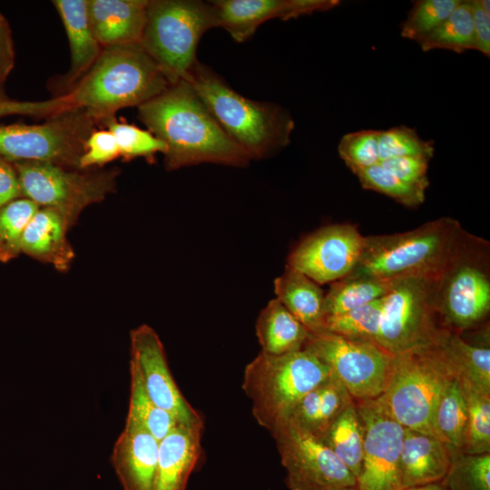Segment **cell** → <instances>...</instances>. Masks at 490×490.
Instances as JSON below:
<instances>
[{"instance_id":"8d00e7d4","label":"cell","mask_w":490,"mask_h":490,"mask_svg":"<svg viewBox=\"0 0 490 490\" xmlns=\"http://www.w3.org/2000/svg\"><path fill=\"white\" fill-rule=\"evenodd\" d=\"M100 125L106 127L113 134L120 151V157L124 161L137 157H145L149 160L155 153L165 154L167 151L166 143L150 131L118 121L115 116L104 119Z\"/></svg>"},{"instance_id":"ac0fdd59","label":"cell","mask_w":490,"mask_h":490,"mask_svg":"<svg viewBox=\"0 0 490 490\" xmlns=\"http://www.w3.org/2000/svg\"><path fill=\"white\" fill-rule=\"evenodd\" d=\"M203 420L179 424L161 441L154 490H187L201 453Z\"/></svg>"},{"instance_id":"603a6c76","label":"cell","mask_w":490,"mask_h":490,"mask_svg":"<svg viewBox=\"0 0 490 490\" xmlns=\"http://www.w3.org/2000/svg\"><path fill=\"white\" fill-rule=\"evenodd\" d=\"M212 4L217 25L240 43L264 22L297 18L296 0H216Z\"/></svg>"},{"instance_id":"bcb514c9","label":"cell","mask_w":490,"mask_h":490,"mask_svg":"<svg viewBox=\"0 0 490 490\" xmlns=\"http://www.w3.org/2000/svg\"><path fill=\"white\" fill-rule=\"evenodd\" d=\"M470 5L474 23L475 49L489 56L490 14L484 10L479 0L470 1Z\"/></svg>"},{"instance_id":"44dd1931","label":"cell","mask_w":490,"mask_h":490,"mask_svg":"<svg viewBox=\"0 0 490 490\" xmlns=\"http://www.w3.org/2000/svg\"><path fill=\"white\" fill-rule=\"evenodd\" d=\"M64 24L70 46L69 70L56 82L64 95L92 65L102 53L103 47L92 31L87 13V0L52 1Z\"/></svg>"},{"instance_id":"74e56055","label":"cell","mask_w":490,"mask_h":490,"mask_svg":"<svg viewBox=\"0 0 490 490\" xmlns=\"http://www.w3.org/2000/svg\"><path fill=\"white\" fill-rule=\"evenodd\" d=\"M356 175L362 188L385 194L406 207H417L425 201L426 190L405 182L379 163Z\"/></svg>"},{"instance_id":"1f68e13d","label":"cell","mask_w":490,"mask_h":490,"mask_svg":"<svg viewBox=\"0 0 490 490\" xmlns=\"http://www.w3.org/2000/svg\"><path fill=\"white\" fill-rule=\"evenodd\" d=\"M130 402L125 422L139 426L161 441L180 423L149 397L138 372L132 365H130Z\"/></svg>"},{"instance_id":"9c48e42d","label":"cell","mask_w":490,"mask_h":490,"mask_svg":"<svg viewBox=\"0 0 490 490\" xmlns=\"http://www.w3.org/2000/svg\"><path fill=\"white\" fill-rule=\"evenodd\" d=\"M12 162L22 196L32 200L39 207L57 210L71 226L87 206L103 201L116 190L117 169L91 171L44 162Z\"/></svg>"},{"instance_id":"60d3db41","label":"cell","mask_w":490,"mask_h":490,"mask_svg":"<svg viewBox=\"0 0 490 490\" xmlns=\"http://www.w3.org/2000/svg\"><path fill=\"white\" fill-rule=\"evenodd\" d=\"M379 135L377 130H361L347 133L340 139L339 156L354 174L379 163Z\"/></svg>"},{"instance_id":"4316f807","label":"cell","mask_w":490,"mask_h":490,"mask_svg":"<svg viewBox=\"0 0 490 490\" xmlns=\"http://www.w3.org/2000/svg\"><path fill=\"white\" fill-rule=\"evenodd\" d=\"M256 334L262 352L282 355L301 350L309 331L274 299L260 311Z\"/></svg>"},{"instance_id":"d4e9b609","label":"cell","mask_w":490,"mask_h":490,"mask_svg":"<svg viewBox=\"0 0 490 490\" xmlns=\"http://www.w3.org/2000/svg\"><path fill=\"white\" fill-rule=\"evenodd\" d=\"M353 401L348 391L331 375L299 400L288 420L321 439L331 423Z\"/></svg>"},{"instance_id":"e575fe53","label":"cell","mask_w":490,"mask_h":490,"mask_svg":"<svg viewBox=\"0 0 490 490\" xmlns=\"http://www.w3.org/2000/svg\"><path fill=\"white\" fill-rule=\"evenodd\" d=\"M381 308L382 298L345 313L326 317L324 330L352 340L377 343Z\"/></svg>"},{"instance_id":"83f0119b","label":"cell","mask_w":490,"mask_h":490,"mask_svg":"<svg viewBox=\"0 0 490 490\" xmlns=\"http://www.w3.org/2000/svg\"><path fill=\"white\" fill-rule=\"evenodd\" d=\"M321 440L357 480L363 458L364 430L355 401L337 416Z\"/></svg>"},{"instance_id":"7bdbcfd3","label":"cell","mask_w":490,"mask_h":490,"mask_svg":"<svg viewBox=\"0 0 490 490\" xmlns=\"http://www.w3.org/2000/svg\"><path fill=\"white\" fill-rule=\"evenodd\" d=\"M74 108L66 95L44 101H17L7 99L0 101V118L9 115L33 117H51Z\"/></svg>"},{"instance_id":"30bf717a","label":"cell","mask_w":490,"mask_h":490,"mask_svg":"<svg viewBox=\"0 0 490 490\" xmlns=\"http://www.w3.org/2000/svg\"><path fill=\"white\" fill-rule=\"evenodd\" d=\"M98 123L81 108H72L39 124L0 125V156L10 162H44L79 169L85 142Z\"/></svg>"},{"instance_id":"9a60e30c","label":"cell","mask_w":490,"mask_h":490,"mask_svg":"<svg viewBox=\"0 0 490 490\" xmlns=\"http://www.w3.org/2000/svg\"><path fill=\"white\" fill-rule=\"evenodd\" d=\"M365 236L353 224L326 226L304 238L290 252L288 266L317 284L333 283L357 265Z\"/></svg>"},{"instance_id":"7c38bea8","label":"cell","mask_w":490,"mask_h":490,"mask_svg":"<svg viewBox=\"0 0 490 490\" xmlns=\"http://www.w3.org/2000/svg\"><path fill=\"white\" fill-rule=\"evenodd\" d=\"M302 349L325 364L354 400L377 398L389 383L394 356L375 342L352 340L323 330L309 333Z\"/></svg>"},{"instance_id":"8fae6325","label":"cell","mask_w":490,"mask_h":490,"mask_svg":"<svg viewBox=\"0 0 490 490\" xmlns=\"http://www.w3.org/2000/svg\"><path fill=\"white\" fill-rule=\"evenodd\" d=\"M433 287V279H397L382 298L377 343L391 355L430 347L447 329L436 309Z\"/></svg>"},{"instance_id":"52a82bcc","label":"cell","mask_w":490,"mask_h":490,"mask_svg":"<svg viewBox=\"0 0 490 490\" xmlns=\"http://www.w3.org/2000/svg\"><path fill=\"white\" fill-rule=\"evenodd\" d=\"M212 27L218 25L211 2L149 0L140 44L173 84L188 79L198 43Z\"/></svg>"},{"instance_id":"484cf974","label":"cell","mask_w":490,"mask_h":490,"mask_svg":"<svg viewBox=\"0 0 490 490\" xmlns=\"http://www.w3.org/2000/svg\"><path fill=\"white\" fill-rule=\"evenodd\" d=\"M274 290L276 299L309 333L324 330L325 294L318 284L287 265L285 271L274 280Z\"/></svg>"},{"instance_id":"d6a6232c","label":"cell","mask_w":490,"mask_h":490,"mask_svg":"<svg viewBox=\"0 0 490 490\" xmlns=\"http://www.w3.org/2000/svg\"><path fill=\"white\" fill-rule=\"evenodd\" d=\"M460 385V384H459ZM466 403V423L461 452L467 455L490 453V395L461 386Z\"/></svg>"},{"instance_id":"ab89813d","label":"cell","mask_w":490,"mask_h":490,"mask_svg":"<svg viewBox=\"0 0 490 490\" xmlns=\"http://www.w3.org/2000/svg\"><path fill=\"white\" fill-rule=\"evenodd\" d=\"M378 153L380 162L405 156L423 157L430 160L434 155V143L432 141L421 139L413 128L392 127L386 131H380Z\"/></svg>"},{"instance_id":"8992f818","label":"cell","mask_w":490,"mask_h":490,"mask_svg":"<svg viewBox=\"0 0 490 490\" xmlns=\"http://www.w3.org/2000/svg\"><path fill=\"white\" fill-rule=\"evenodd\" d=\"M330 376L329 368L305 349L282 355L260 351L245 367L242 389L258 424L271 432L308 392Z\"/></svg>"},{"instance_id":"7a4b0ae2","label":"cell","mask_w":490,"mask_h":490,"mask_svg":"<svg viewBox=\"0 0 490 490\" xmlns=\"http://www.w3.org/2000/svg\"><path fill=\"white\" fill-rule=\"evenodd\" d=\"M170 83L140 43L103 47L96 62L64 95L98 124L120 109L140 106Z\"/></svg>"},{"instance_id":"d6986e66","label":"cell","mask_w":490,"mask_h":490,"mask_svg":"<svg viewBox=\"0 0 490 490\" xmlns=\"http://www.w3.org/2000/svg\"><path fill=\"white\" fill-rule=\"evenodd\" d=\"M149 0H87L88 19L102 47L140 43Z\"/></svg>"},{"instance_id":"2e32d148","label":"cell","mask_w":490,"mask_h":490,"mask_svg":"<svg viewBox=\"0 0 490 490\" xmlns=\"http://www.w3.org/2000/svg\"><path fill=\"white\" fill-rule=\"evenodd\" d=\"M131 360L142 386L155 405L170 413L181 424L202 421L179 389L170 371L163 345L150 326L143 324L130 333Z\"/></svg>"},{"instance_id":"f546056e","label":"cell","mask_w":490,"mask_h":490,"mask_svg":"<svg viewBox=\"0 0 490 490\" xmlns=\"http://www.w3.org/2000/svg\"><path fill=\"white\" fill-rule=\"evenodd\" d=\"M466 416V403L462 388L454 379L436 406L431 423L434 436L451 450L461 451Z\"/></svg>"},{"instance_id":"4fadbf2b","label":"cell","mask_w":490,"mask_h":490,"mask_svg":"<svg viewBox=\"0 0 490 490\" xmlns=\"http://www.w3.org/2000/svg\"><path fill=\"white\" fill-rule=\"evenodd\" d=\"M289 490H332L356 486V477L318 437L289 420L271 432Z\"/></svg>"},{"instance_id":"f907efd6","label":"cell","mask_w":490,"mask_h":490,"mask_svg":"<svg viewBox=\"0 0 490 490\" xmlns=\"http://www.w3.org/2000/svg\"><path fill=\"white\" fill-rule=\"evenodd\" d=\"M484 10L490 14V1L489 0H479Z\"/></svg>"},{"instance_id":"277c9868","label":"cell","mask_w":490,"mask_h":490,"mask_svg":"<svg viewBox=\"0 0 490 490\" xmlns=\"http://www.w3.org/2000/svg\"><path fill=\"white\" fill-rule=\"evenodd\" d=\"M462 230L456 220L441 217L411 230L367 236L349 274L389 281L406 278L436 280Z\"/></svg>"},{"instance_id":"f1b7e54d","label":"cell","mask_w":490,"mask_h":490,"mask_svg":"<svg viewBox=\"0 0 490 490\" xmlns=\"http://www.w3.org/2000/svg\"><path fill=\"white\" fill-rule=\"evenodd\" d=\"M395 280L348 274L331 284L324 297L325 318L345 313L383 298Z\"/></svg>"},{"instance_id":"f35d334b","label":"cell","mask_w":490,"mask_h":490,"mask_svg":"<svg viewBox=\"0 0 490 490\" xmlns=\"http://www.w3.org/2000/svg\"><path fill=\"white\" fill-rule=\"evenodd\" d=\"M461 0H418L401 26V36L418 42L440 25Z\"/></svg>"},{"instance_id":"7402d4cb","label":"cell","mask_w":490,"mask_h":490,"mask_svg":"<svg viewBox=\"0 0 490 490\" xmlns=\"http://www.w3.org/2000/svg\"><path fill=\"white\" fill-rule=\"evenodd\" d=\"M71 224L57 210L39 207L29 221L22 240V252L52 264L59 271L69 270L74 258L66 233Z\"/></svg>"},{"instance_id":"e0dca14e","label":"cell","mask_w":490,"mask_h":490,"mask_svg":"<svg viewBox=\"0 0 490 490\" xmlns=\"http://www.w3.org/2000/svg\"><path fill=\"white\" fill-rule=\"evenodd\" d=\"M159 441L148 431L125 422L111 455L123 490H154Z\"/></svg>"},{"instance_id":"4dcf8cb0","label":"cell","mask_w":490,"mask_h":490,"mask_svg":"<svg viewBox=\"0 0 490 490\" xmlns=\"http://www.w3.org/2000/svg\"><path fill=\"white\" fill-rule=\"evenodd\" d=\"M425 52L434 49L461 54L475 49L474 23L470 1H461L435 30L418 41Z\"/></svg>"},{"instance_id":"ba28073f","label":"cell","mask_w":490,"mask_h":490,"mask_svg":"<svg viewBox=\"0 0 490 490\" xmlns=\"http://www.w3.org/2000/svg\"><path fill=\"white\" fill-rule=\"evenodd\" d=\"M454 379L435 345L404 352L394 356L389 383L377 399L404 428L434 436L436 406Z\"/></svg>"},{"instance_id":"3957f363","label":"cell","mask_w":490,"mask_h":490,"mask_svg":"<svg viewBox=\"0 0 490 490\" xmlns=\"http://www.w3.org/2000/svg\"><path fill=\"white\" fill-rule=\"evenodd\" d=\"M186 82L226 133L250 159L272 155L290 142L294 121L281 106L240 95L199 62Z\"/></svg>"},{"instance_id":"836d02e7","label":"cell","mask_w":490,"mask_h":490,"mask_svg":"<svg viewBox=\"0 0 490 490\" xmlns=\"http://www.w3.org/2000/svg\"><path fill=\"white\" fill-rule=\"evenodd\" d=\"M39 209L30 199L21 197L0 208V261L8 262L22 253L24 230Z\"/></svg>"},{"instance_id":"6da1fadb","label":"cell","mask_w":490,"mask_h":490,"mask_svg":"<svg viewBox=\"0 0 490 490\" xmlns=\"http://www.w3.org/2000/svg\"><path fill=\"white\" fill-rule=\"evenodd\" d=\"M138 118L166 143L167 171L203 162L240 167L251 160L184 80L138 106Z\"/></svg>"},{"instance_id":"cb8c5ba5","label":"cell","mask_w":490,"mask_h":490,"mask_svg":"<svg viewBox=\"0 0 490 490\" xmlns=\"http://www.w3.org/2000/svg\"><path fill=\"white\" fill-rule=\"evenodd\" d=\"M461 386L490 395V349L446 329L434 344Z\"/></svg>"},{"instance_id":"b9f144b4","label":"cell","mask_w":490,"mask_h":490,"mask_svg":"<svg viewBox=\"0 0 490 490\" xmlns=\"http://www.w3.org/2000/svg\"><path fill=\"white\" fill-rule=\"evenodd\" d=\"M118 157L120 151L113 134L108 129L94 130L85 142L79 169L102 167Z\"/></svg>"},{"instance_id":"ee69618b","label":"cell","mask_w":490,"mask_h":490,"mask_svg":"<svg viewBox=\"0 0 490 490\" xmlns=\"http://www.w3.org/2000/svg\"><path fill=\"white\" fill-rule=\"evenodd\" d=\"M429 161L423 157L405 156L387 159L379 164L405 182L426 190Z\"/></svg>"},{"instance_id":"5b68a950","label":"cell","mask_w":490,"mask_h":490,"mask_svg":"<svg viewBox=\"0 0 490 490\" xmlns=\"http://www.w3.org/2000/svg\"><path fill=\"white\" fill-rule=\"evenodd\" d=\"M489 242L462 230L451 255L434 280V302L447 329H478L490 312Z\"/></svg>"},{"instance_id":"5bb4252c","label":"cell","mask_w":490,"mask_h":490,"mask_svg":"<svg viewBox=\"0 0 490 490\" xmlns=\"http://www.w3.org/2000/svg\"><path fill=\"white\" fill-rule=\"evenodd\" d=\"M364 430L358 490H405L400 473L404 427L377 399L354 400Z\"/></svg>"},{"instance_id":"c3c4849f","label":"cell","mask_w":490,"mask_h":490,"mask_svg":"<svg viewBox=\"0 0 490 490\" xmlns=\"http://www.w3.org/2000/svg\"><path fill=\"white\" fill-rule=\"evenodd\" d=\"M405 490H447L440 483H432L424 485L413 486Z\"/></svg>"},{"instance_id":"d590c367","label":"cell","mask_w":490,"mask_h":490,"mask_svg":"<svg viewBox=\"0 0 490 490\" xmlns=\"http://www.w3.org/2000/svg\"><path fill=\"white\" fill-rule=\"evenodd\" d=\"M447 490H490V453L467 455L451 450V464L439 482Z\"/></svg>"},{"instance_id":"7dc6e473","label":"cell","mask_w":490,"mask_h":490,"mask_svg":"<svg viewBox=\"0 0 490 490\" xmlns=\"http://www.w3.org/2000/svg\"><path fill=\"white\" fill-rule=\"evenodd\" d=\"M21 197V187L13 162L0 156V208Z\"/></svg>"},{"instance_id":"816d5d0a","label":"cell","mask_w":490,"mask_h":490,"mask_svg":"<svg viewBox=\"0 0 490 490\" xmlns=\"http://www.w3.org/2000/svg\"><path fill=\"white\" fill-rule=\"evenodd\" d=\"M332 490H358L356 486L338 487Z\"/></svg>"},{"instance_id":"681fc988","label":"cell","mask_w":490,"mask_h":490,"mask_svg":"<svg viewBox=\"0 0 490 490\" xmlns=\"http://www.w3.org/2000/svg\"><path fill=\"white\" fill-rule=\"evenodd\" d=\"M9 99L5 88L4 86V83H0V101L7 100Z\"/></svg>"},{"instance_id":"ffe728a7","label":"cell","mask_w":490,"mask_h":490,"mask_svg":"<svg viewBox=\"0 0 490 490\" xmlns=\"http://www.w3.org/2000/svg\"><path fill=\"white\" fill-rule=\"evenodd\" d=\"M451 464V449L435 436L404 428L400 473L404 489L439 483Z\"/></svg>"},{"instance_id":"f6af8a7d","label":"cell","mask_w":490,"mask_h":490,"mask_svg":"<svg viewBox=\"0 0 490 490\" xmlns=\"http://www.w3.org/2000/svg\"><path fill=\"white\" fill-rule=\"evenodd\" d=\"M15 53L8 20L0 12V83H5L15 67Z\"/></svg>"}]
</instances>
